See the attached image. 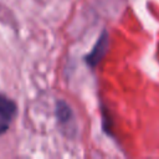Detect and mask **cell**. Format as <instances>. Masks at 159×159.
Wrapping results in <instances>:
<instances>
[{
    "instance_id": "2",
    "label": "cell",
    "mask_w": 159,
    "mask_h": 159,
    "mask_svg": "<svg viewBox=\"0 0 159 159\" xmlns=\"http://www.w3.org/2000/svg\"><path fill=\"white\" fill-rule=\"evenodd\" d=\"M15 113H16L15 103L4 94H0V118L6 122H10L14 118Z\"/></svg>"
},
{
    "instance_id": "4",
    "label": "cell",
    "mask_w": 159,
    "mask_h": 159,
    "mask_svg": "<svg viewBox=\"0 0 159 159\" xmlns=\"http://www.w3.org/2000/svg\"><path fill=\"white\" fill-rule=\"evenodd\" d=\"M6 129H7V122L0 118V134L6 132Z\"/></svg>"
},
{
    "instance_id": "3",
    "label": "cell",
    "mask_w": 159,
    "mask_h": 159,
    "mask_svg": "<svg viewBox=\"0 0 159 159\" xmlns=\"http://www.w3.org/2000/svg\"><path fill=\"white\" fill-rule=\"evenodd\" d=\"M56 114H57V118L60 119V122H66L72 116V112H71V108L65 102H61L60 101V102H57Z\"/></svg>"
},
{
    "instance_id": "1",
    "label": "cell",
    "mask_w": 159,
    "mask_h": 159,
    "mask_svg": "<svg viewBox=\"0 0 159 159\" xmlns=\"http://www.w3.org/2000/svg\"><path fill=\"white\" fill-rule=\"evenodd\" d=\"M107 50H108V35L106 31H103L99 39L97 40L94 47L92 48V51L86 56V63L92 68L96 67L104 57Z\"/></svg>"
}]
</instances>
